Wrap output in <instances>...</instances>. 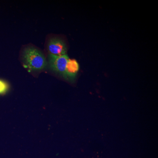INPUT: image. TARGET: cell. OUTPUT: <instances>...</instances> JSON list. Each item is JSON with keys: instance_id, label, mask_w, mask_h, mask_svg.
<instances>
[{"instance_id": "6da1fadb", "label": "cell", "mask_w": 158, "mask_h": 158, "mask_svg": "<svg viewBox=\"0 0 158 158\" xmlns=\"http://www.w3.org/2000/svg\"><path fill=\"white\" fill-rule=\"evenodd\" d=\"M23 55L24 66L29 70H41L45 68L47 65L43 54L34 47L26 48Z\"/></svg>"}, {"instance_id": "7a4b0ae2", "label": "cell", "mask_w": 158, "mask_h": 158, "mask_svg": "<svg viewBox=\"0 0 158 158\" xmlns=\"http://www.w3.org/2000/svg\"><path fill=\"white\" fill-rule=\"evenodd\" d=\"M48 59L51 69L65 78L66 66L69 59L67 54L57 56L49 54Z\"/></svg>"}, {"instance_id": "3957f363", "label": "cell", "mask_w": 158, "mask_h": 158, "mask_svg": "<svg viewBox=\"0 0 158 158\" xmlns=\"http://www.w3.org/2000/svg\"><path fill=\"white\" fill-rule=\"evenodd\" d=\"M48 49L50 54L57 56L66 55L67 50L65 43L58 38H52L49 40Z\"/></svg>"}, {"instance_id": "277c9868", "label": "cell", "mask_w": 158, "mask_h": 158, "mask_svg": "<svg viewBox=\"0 0 158 158\" xmlns=\"http://www.w3.org/2000/svg\"><path fill=\"white\" fill-rule=\"evenodd\" d=\"M79 68L80 66L76 60L69 59L66 66L65 79L71 81L74 80L79 71Z\"/></svg>"}, {"instance_id": "5b68a950", "label": "cell", "mask_w": 158, "mask_h": 158, "mask_svg": "<svg viewBox=\"0 0 158 158\" xmlns=\"http://www.w3.org/2000/svg\"><path fill=\"white\" fill-rule=\"evenodd\" d=\"M2 82V81H1V80H0V83H1V82Z\"/></svg>"}]
</instances>
